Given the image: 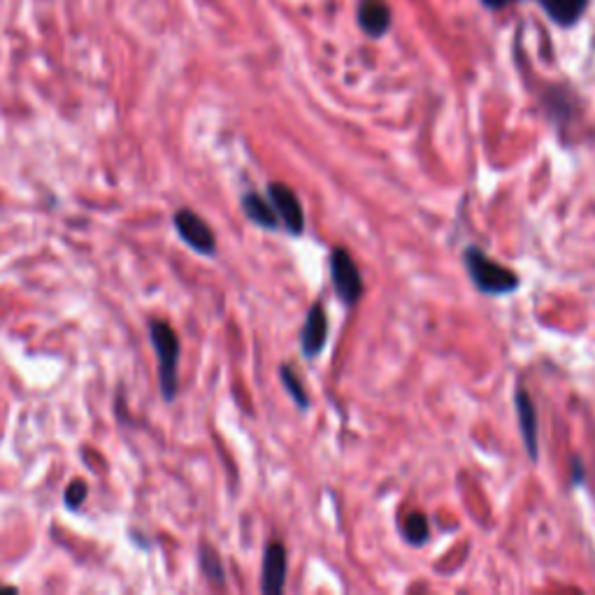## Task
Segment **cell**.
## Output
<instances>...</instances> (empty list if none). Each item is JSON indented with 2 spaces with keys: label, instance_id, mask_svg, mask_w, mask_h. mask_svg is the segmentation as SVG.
<instances>
[{
  "label": "cell",
  "instance_id": "6da1fadb",
  "mask_svg": "<svg viewBox=\"0 0 595 595\" xmlns=\"http://www.w3.org/2000/svg\"><path fill=\"white\" fill-rule=\"evenodd\" d=\"M465 268H468V275L472 284L477 286L479 291L486 293V296H505V293L516 291L519 286V277L505 265L486 256L479 247H468L463 254Z\"/></svg>",
  "mask_w": 595,
  "mask_h": 595
},
{
  "label": "cell",
  "instance_id": "7a4b0ae2",
  "mask_svg": "<svg viewBox=\"0 0 595 595\" xmlns=\"http://www.w3.org/2000/svg\"><path fill=\"white\" fill-rule=\"evenodd\" d=\"M149 338L159 358V379L163 398L172 400L177 393V365H179V340L177 333L166 321H152L149 324Z\"/></svg>",
  "mask_w": 595,
  "mask_h": 595
},
{
  "label": "cell",
  "instance_id": "3957f363",
  "mask_svg": "<svg viewBox=\"0 0 595 595\" xmlns=\"http://www.w3.org/2000/svg\"><path fill=\"white\" fill-rule=\"evenodd\" d=\"M331 277H333V289L344 305H354L356 300L361 298L363 293L361 272H358L356 263L351 261L349 252H344V249H335L331 256Z\"/></svg>",
  "mask_w": 595,
  "mask_h": 595
},
{
  "label": "cell",
  "instance_id": "277c9868",
  "mask_svg": "<svg viewBox=\"0 0 595 595\" xmlns=\"http://www.w3.org/2000/svg\"><path fill=\"white\" fill-rule=\"evenodd\" d=\"M175 228L179 238H182L193 252L203 256H214V252H217V238H214L212 228L207 226L196 212L179 210L175 214Z\"/></svg>",
  "mask_w": 595,
  "mask_h": 595
},
{
  "label": "cell",
  "instance_id": "5b68a950",
  "mask_svg": "<svg viewBox=\"0 0 595 595\" xmlns=\"http://www.w3.org/2000/svg\"><path fill=\"white\" fill-rule=\"evenodd\" d=\"M268 200L275 207L279 221H282L284 228L293 235H300L305 228V212L303 205L296 193H293L286 184H270L268 186Z\"/></svg>",
  "mask_w": 595,
  "mask_h": 595
},
{
  "label": "cell",
  "instance_id": "8992f818",
  "mask_svg": "<svg viewBox=\"0 0 595 595\" xmlns=\"http://www.w3.org/2000/svg\"><path fill=\"white\" fill-rule=\"evenodd\" d=\"M284 582H286V549L282 544L272 542L265 547L261 589L265 595H279L284 591Z\"/></svg>",
  "mask_w": 595,
  "mask_h": 595
},
{
  "label": "cell",
  "instance_id": "52a82bcc",
  "mask_svg": "<svg viewBox=\"0 0 595 595\" xmlns=\"http://www.w3.org/2000/svg\"><path fill=\"white\" fill-rule=\"evenodd\" d=\"M328 338V319L324 307L314 303L307 312V321L303 328V338H300V347H303V354L307 358H314L321 354V349L326 347Z\"/></svg>",
  "mask_w": 595,
  "mask_h": 595
},
{
  "label": "cell",
  "instance_id": "ba28073f",
  "mask_svg": "<svg viewBox=\"0 0 595 595\" xmlns=\"http://www.w3.org/2000/svg\"><path fill=\"white\" fill-rule=\"evenodd\" d=\"M514 405H516V414H519L523 444H526L528 456L535 461L537 447H540V442H537V412H535L533 398H530L523 389H519V391H516V396H514Z\"/></svg>",
  "mask_w": 595,
  "mask_h": 595
},
{
  "label": "cell",
  "instance_id": "9c48e42d",
  "mask_svg": "<svg viewBox=\"0 0 595 595\" xmlns=\"http://www.w3.org/2000/svg\"><path fill=\"white\" fill-rule=\"evenodd\" d=\"M242 210H245L247 217L252 219L256 226L268 228V231H275V228L279 226V217H277L275 207H272L270 200L261 198L254 191H249V193H245V196H242Z\"/></svg>",
  "mask_w": 595,
  "mask_h": 595
},
{
  "label": "cell",
  "instance_id": "30bf717a",
  "mask_svg": "<svg viewBox=\"0 0 595 595\" xmlns=\"http://www.w3.org/2000/svg\"><path fill=\"white\" fill-rule=\"evenodd\" d=\"M389 19V7L382 0H365L361 5V26L365 28V33L382 35L389 28Z\"/></svg>",
  "mask_w": 595,
  "mask_h": 595
},
{
  "label": "cell",
  "instance_id": "8fae6325",
  "mask_svg": "<svg viewBox=\"0 0 595 595\" xmlns=\"http://www.w3.org/2000/svg\"><path fill=\"white\" fill-rule=\"evenodd\" d=\"M589 0H542L544 10H547L558 24H572L582 17L584 7Z\"/></svg>",
  "mask_w": 595,
  "mask_h": 595
},
{
  "label": "cell",
  "instance_id": "7c38bea8",
  "mask_svg": "<svg viewBox=\"0 0 595 595\" xmlns=\"http://www.w3.org/2000/svg\"><path fill=\"white\" fill-rule=\"evenodd\" d=\"M428 521L424 514H410L407 516V521L403 523V535L405 540L410 544H424L428 540Z\"/></svg>",
  "mask_w": 595,
  "mask_h": 595
},
{
  "label": "cell",
  "instance_id": "4fadbf2b",
  "mask_svg": "<svg viewBox=\"0 0 595 595\" xmlns=\"http://www.w3.org/2000/svg\"><path fill=\"white\" fill-rule=\"evenodd\" d=\"M282 382L286 386V391L291 393V398L296 400L298 407H307V405H310V398H307V393L303 391V384L298 382V377L293 375V370L286 368V365L282 368Z\"/></svg>",
  "mask_w": 595,
  "mask_h": 595
},
{
  "label": "cell",
  "instance_id": "5bb4252c",
  "mask_svg": "<svg viewBox=\"0 0 595 595\" xmlns=\"http://www.w3.org/2000/svg\"><path fill=\"white\" fill-rule=\"evenodd\" d=\"M203 570H205L207 577L214 579V582L224 584V570H221L219 558L212 549H207V547H203Z\"/></svg>",
  "mask_w": 595,
  "mask_h": 595
},
{
  "label": "cell",
  "instance_id": "9a60e30c",
  "mask_svg": "<svg viewBox=\"0 0 595 595\" xmlns=\"http://www.w3.org/2000/svg\"><path fill=\"white\" fill-rule=\"evenodd\" d=\"M86 496H89V489H86V484L84 482H80V479H77V482H73L68 486V491H66V505L70 507V510H77V507H80L84 500H86Z\"/></svg>",
  "mask_w": 595,
  "mask_h": 595
},
{
  "label": "cell",
  "instance_id": "2e32d148",
  "mask_svg": "<svg viewBox=\"0 0 595 595\" xmlns=\"http://www.w3.org/2000/svg\"><path fill=\"white\" fill-rule=\"evenodd\" d=\"M484 3H489L491 7H500V5H505L507 0H484Z\"/></svg>",
  "mask_w": 595,
  "mask_h": 595
}]
</instances>
